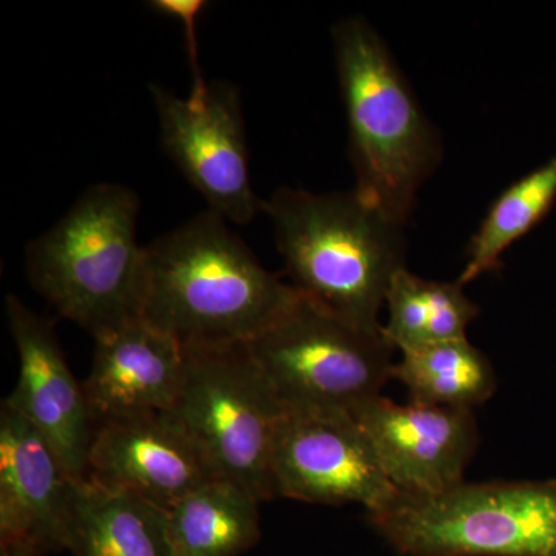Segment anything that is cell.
Here are the masks:
<instances>
[{
  "instance_id": "52a82bcc",
  "label": "cell",
  "mask_w": 556,
  "mask_h": 556,
  "mask_svg": "<svg viewBox=\"0 0 556 556\" xmlns=\"http://www.w3.org/2000/svg\"><path fill=\"white\" fill-rule=\"evenodd\" d=\"M185 380L174 415L219 478L260 503L276 500L273 448L285 409L247 343L185 346Z\"/></svg>"
},
{
  "instance_id": "3957f363",
  "label": "cell",
  "mask_w": 556,
  "mask_h": 556,
  "mask_svg": "<svg viewBox=\"0 0 556 556\" xmlns=\"http://www.w3.org/2000/svg\"><path fill=\"white\" fill-rule=\"evenodd\" d=\"M345 105L356 192L405 225L420 186L444 156L441 134L424 112L382 36L364 17L331 30Z\"/></svg>"
},
{
  "instance_id": "277c9868",
  "label": "cell",
  "mask_w": 556,
  "mask_h": 556,
  "mask_svg": "<svg viewBox=\"0 0 556 556\" xmlns=\"http://www.w3.org/2000/svg\"><path fill=\"white\" fill-rule=\"evenodd\" d=\"M138 215L134 190L100 182L25 251L36 291L93 339L142 318L146 247L137 240Z\"/></svg>"
},
{
  "instance_id": "30bf717a",
  "label": "cell",
  "mask_w": 556,
  "mask_h": 556,
  "mask_svg": "<svg viewBox=\"0 0 556 556\" xmlns=\"http://www.w3.org/2000/svg\"><path fill=\"white\" fill-rule=\"evenodd\" d=\"M219 475L174 412L102 420L84 481L170 510Z\"/></svg>"
},
{
  "instance_id": "9a60e30c",
  "label": "cell",
  "mask_w": 556,
  "mask_h": 556,
  "mask_svg": "<svg viewBox=\"0 0 556 556\" xmlns=\"http://www.w3.org/2000/svg\"><path fill=\"white\" fill-rule=\"evenodd\" d=\"M67 551L75 556H178L166 510L89 481L73 482Z\"/></svg>"
},
{
  "instance_id": "44dd1931",
  "label": "cell",
  "mask_w": 556,
  "mask_h": 556,
  "mask_svg": "<svg viewBox=\"0 0 556 556\" xmlns=\"http://www.w3.org/2000/svg\"><path fill=\"white\" fill-rule=\"evenodd\" d=\"M0 556H36L31 552L25 551V548L0 546Z\"/></svg>"
},
{
  "instance_id": "9c48e42d",
  "label": "cell",
  "mask_w": 556,
  "mask_h": 556,
  "mask_svg": "<svg viewBox=\"0 0 556 556\" xmlns=\"http://www.w3.org/2000/svg\"><path fill=\"white\" fill-rule=\"evenodd\" d=\"M161 146L208 211L228 223L248 225L263 211L249 174L240 91L229 83L208 84L200 101L178 98L152 84Z\"/></svg>"
},
{
  "instance_id": "ba28073f",
  "label": "cell",
  "mask_w": 556,
  "mask_h": 556,
  "mask_svg": "<svg viewBox=\"0 0 556 556\" xmlns=\"http://www.w3.org/2000/svg\"><path fill=\"white\" fill-rule=\"evenodd\" d=\"M276 497L343 506L371 515L402 496L391 484L371 441L346 412H287L273 448Z\"/></svg>"
},
{
  "instance_id": "ac0fdd59",
  "label": "cell",
  "mask_w": 556,
  "mask_h": 556,
  "mask_svg": "<svg viewBox=\"0 0 556 556\" xmlns=\"http://www.w3.org/2000/svg\"><path fill=\"white\" fill-rule=\"evenodd\" d=\"M386 308L382 336L401 353L467 338L468 327L479 316V306L467 298L463 285L427 280L407 268L394 274Z\"/></svg>"
},
{
  "instance_id": "e0dca14e",
  "label": "cell",
  "mask_w": 556,
  "mask_h": 556,
  "mask_svg": "<svg viewBox=\"0 0 556 556\" xmlns=\"http://www.w3.org/2000/svg\"><path fill=\"white\" fill-rule=\"evenodd\" d=\"M391 379L407 388L409 402L468 412L496 391L492 362L468 338L402 351Z\"/></svg>"
},
{
  "instance_id": "8992f818",
  "label": "cell",
  "mask_w": 556,
  "mask_h": 556,
  "mask_svg": "<svg viewBox=\"0 0 556 556\" xmlns=\"http://www.w3.org/2000/svg\"><path fill=\"white\" fill-rule=\"evenodd\" d=\"M287 412L353 413L380 396L396 348L300 294L283 316L247 343Z\"/></svg>"
},
{
  "instance_id": "ffe728a7",
  "label": "cell",
  "mask_w": 556,
  "mask_h": 556,
  "mask_svg": "<svg viewBox=\"0 0 556 556\" xmlns=\"http://www.w3.org/2000/svg\"><path fill=\"white\" fill-rule=\"evenodd\" d=\"M150 7L164 16L174 17L181 22L186 30V40H188V54L190 68H192L193 86L189 98L192 101H200L206 97L208 84L201 75L199 61V40H197V21L206 9L207 3L203 0H155L150 2Z\"/></svg>"
},
{
  "instance_id": "6da1fadb",
  "label": "cell",
  "mask_w": 556,
  "mask_h": 556,
  "mask_svg": "<svg viewBox=\"0 0 556 556\" xmlns=\"http://www.w3.org/2000/svg\"><path fill=\"white\" fill-rule=\"evenodd\" d=\"M298 298L208 208L146 247L141 317L182 346L251 342Z\"/></svg>"
},
{
  "instance_id": "8fae6325",
  "label": "cell",
  "mask_w": 556,
  "mask_h": 556,
  "mask_svg": "<svg viewBox=\"0 0 556 556\" xmlns=\"http://www.w3.org/2000/svg\"><path fill=\"white\" fill-rule=\"evenodd\" d=\"M351 415L402 495L437 496L466 481L464 475L479 444L473 412L415 402L401 405L380 394Z\"/></svg>"
},
{
  "instance_id": "5bb4252c",
  "label": "cell",
  "mask_w": 556,
  "mask_h": 556,
  "mask_svg": "<svg viewBox=\"0 0 556 556\" xmlns=\"http://www.w3.org/2000/svg\"><path fill=\"white\" fill-rule=\"evenodd\" d=\"M185 368V346L144 318L94 339L93 364L84 382L94 424L172 412Z\"/></svg>"
},
{
  "instance_id": "2e32d148",
  "label": "cell",
  "mask_w": 556,
  "mask_h": 556,
  "mask_svg": "<svg viewBox=\"0 0 556 556\" xmlns=\"http://www.w3.org/2000/svg\"><path fill=\"white\" fill-rule=\"evenodd\" d=\"M260 501L243 486L217 479L167 510L178 556H241L260 540Z\"/></svg>"
},
{
  "instance_id": "4fadbf2b",
  "label": "cell",
  "mask_w": 556,
  "mask_h": 556,
  "mask_svg": "<svg viewBox=\"0 0 556 556\" xmlns=\"http://www.w3.org/2000/svg\"><path fill=\"white\" fill-rule=\"evenodd\" d=\"M73 481L47 439L3 401L0 407V546L36 556L67 551Z\"/></svg>"
},
{
  "instance_id": "7c38bea8",
  "label": "cell",
  "mask_w": 556,
  "mask_h": 556,
  "mask_svg": "<svg viewBox=\"0 0 556 556\" xmlns=\"http://www.w3.org/2000/svg\"><path fill=\"white\" fill-rule=\"evenodd\" d=\"M5 311L20 354V380L5 401L47 439L68 477L84 481L97 428L84 383L73 376L49 320L16 295L7 298Z\"/></svg>"
},
{
  "instance_id": "5b68a950",
  "label": "cell",
  "mask_w": 556,
  "mask_h": 556,
  "mask_svg": "<svg viewBox=\"0 0 556 556\" xmlns=\"http://www.w3.org/2000/svg\"><path fill=\"white\" fill-rule=\"evenodd\" d=\"M369 521L402 556H556V481H464Z\"/></svg>"
},
{
  "instance_id": "d6986e66",
  "label": "cell",
  "mask_w": 556,
  "mask_h": 556,
  "mask_svg": "<svg viewBox=\"0 0 556 556\" xmlns=\"http://www.w3.org/2000/svg\"><path fill=\"white\" fill-rule=\"evenodd\" d=\"M556 201V156L511 182L493 201L468 247V258L457 283L501 268L508 248L535 228Z\"/></svg>"
},
{
  "instance_id": "7a4b0ae2",
  "label": "cell",
  "mask_w": 556,
  "mask_h": 556,
  "mask_svg": "<svg viewBox=\"0 0 556 556\" xmlns=\"http://www.w3.org/2000/svg\"><path fill=\"white\" fill-rule=\"evenodd\" d=\"M278 252L300 294L365 331L380 332V311L405 268V225L351 192L281 188L263 201Z\"/></svg>"
}]
</instances>
